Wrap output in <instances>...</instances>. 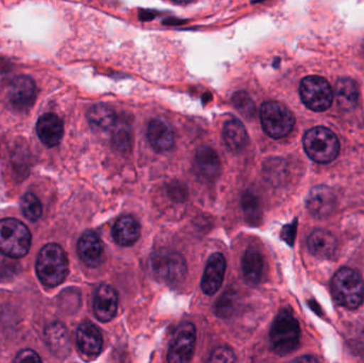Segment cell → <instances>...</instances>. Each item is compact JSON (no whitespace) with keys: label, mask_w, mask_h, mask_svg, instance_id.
Here are the masks:
<instances>
[{"label":"cell","mask_w":364,"mask_h":363,"mask_svg":"<svg viewBox=\"0 0 364 363\" xmlns=\"http://www.w3.org/2000/svg\"><path fill=\"white\" fill-rule=\"evenodd\" d=\"M21 210L26 219L36 222L42 215V205L33 193H26L21 198Z\"/></svg>","instance_id":"484cf974"},{"label":"cell","mask_w":364,"mask_h":363,"mask_svg":"<svg viewBox=\"0 0 364 363\" xmlns=\"http://www.w3.org/2000/svg\"><path fill=\"white\" fill-rule=\"evenodd\" d=\"M78 254L90 268L100 266L104 260V245L100 237L94 232H85L78 242Z\"/></svg>","instance_id":"7c38bea8"},{"label":"cell","mask_w":364,"mask_h":363,"mask_svg":"<svg viewBox=\"0 0 364 363\" xmlns=\"http://www.w3.org/2000/svg\"><path fill=\"white\" fill-rule=\"evenodd\" d=\"M49 340L58 349L65 350L68 347V335L61 324H53L48 330Z\"/></svg>","instance_id":"83f0119b"},{"label":"cell","mask_w":364,"mask_h":363,"mask_svg":"<svg viewBox=\"0 0 364 363\" xmlns=\"http://www.w3.org/2000/svg\"><path fill=\"white\" fill-rule=\"evenodd\" d=\"M303 143L308 157L318 163H329L339 155V140L328 128L320 126L308 130Z\"/></svg>","instance_id":"277c9868"},{"label":"cell","mask_w":364,"mask_h":363,"mask_svg":"<svg viewBox=\"0 0 364 363\" xmlns=\"http://www.w3.org/2000/svg\"><path fill=\"white\" fill-rule=\"evenodd\" d=\"M173 1L178 2V4H188V2L193 1V0H173Z\"/></svg>","instance_id":"836d02e7"},{"label":"cell","mask_w":364,"mask_h":363,"mask_svg":"<svg viewBox=\"0 0 364 363\" xmlns=\"http://www.w3.org/2000/svg\"><path fill=\"white\" fill-rule=\"evenodd\" d=\"M233 102L240 112L245 115H252L255 112L254 102L250 99V96L244 92H239L233 96Z\"/></svg>","instance_id":"f1b7e54d"},{"label":"cell","mask_w":364,"mask_h":363,"mask_svg":"<svg viewBox=\"0 0 364 363\" xmlns=\"http://www.w3.org/2000/svg\"><path fill=\"white\" fill-rule=\"evenodd\" d=\"M196 342V330L191 323L182 324L175 332L168 350V360L171 363L188 362L192 359Z\"/></svg>","instance_id":"9c48e42d"},{"label":"cell","mask_w":364,"mask_h":363,"mask_svg":"<svg viewBox=\"0 0 364 363\" xmlns=\"http://www.w3.org/2000/svg\"><path fill=\"white\" fill-rule=\"evenodd\" d=\"M166 192H168V197L176 202H183L188 197L186 188L184 187L183 183H177V181L170 183L166 188Z\"/></svg>","instance_id":"4dcf8cb0"},{"label":"cell","mask_w":364,"mask_h":363,"mask_svg":"<svg viewBox=\"0 0 364 363\" xmlns=\"http://www.w3.org/2000/svg\"><path fill=\"white\" fill-rule=\"evenodd\" d=\"M132 138H130V132L125 128H119L114 136H113V144L115 148L121 151H128L132 144Z\"/></svg>","instance_id":"f546056e"},{"label":"cell","mask_w":364,"mask_h":363,"mask_svg":"<svg viewBox=\"0 0 364 363\" xmlns=\"http://www.w3.org/2000/svg\"><path fill=\"white\" fill-rule=\"evenodd\" d=\"M331 293L338 304L348 309H357L364 300V281L357 271L343 268L331 281Z\"/></svg>","instance_id":"7a4b0ae2"},{"label":"cell","mask_w":364,"mask_h":363,"mask_svg":"<svg viewBox=\"0 0 364 363\" xmlns=\"http://www.w3.org/2000/svg\"><path fill=\"white\" fill-rule=\"evenodd\" d=\"M77 345L85 355L97 356L104 345L102 332L97 326L90 322L81 324L77 330Z\"/></svg>","instance_id":"2e32d148"},{"label":"cell","mask_w":364,"mask_h":363,"mask_svg":"<svg viewBox=\"0 0 364 363\" xmlns=\"http://www.w3.org/2000/svg\"><path fill=\"white\" fill-rule=\"evenodd\" d=\"M113 238L122 246H130L140 238V224L132 217H119L113 226Z\"/></svg>","instance_id":"d6986e66"},{"label":"cell","mask_w":364,"mask_h":363,"mask_svg":"<svg viewBox=\"0 0 364 363\" xmlns=\"http://www.w3.org/2000/svg\"><path fill=\"white\" fill-rule=\"evenodd\" d=\"M237 298L233 291H227L215 303V313L220 318H229L237 310Z\"/></svg>","instance_id":"4316f807"},{"label":"cell","mask_w":364,"mask_h":363,"mask_svg":"<svg viewBox=\"0 0 364 363\" xmlns=\"http://www.w3.org/2000/svg\"><path fill=\"white\" fill-rule=\"evenodd\" d=\"M264 262L258 249L250 247L242 258V272L244 279L250 285H258L263 276Z\"/></svg>","instance_id":"ffe728a7"},{"label":"cell","mask_w":364,"mask_h":363,"mask_svg":"<svg viewBox=\"0 0 364 363\" xmlns=\"http://www.w3.org/2000/svg\"><path fill=\"white\" fill-rule=\"evenodd\" d=\"M63 123L58 115L46 113L38 119L36 124V134L43 144L55 147L59 144L63 136Z\"/></svg>","instance_id":"4fadbf2b"},{"label":"cell","mask_w":364,"mask_h":363,"mask_svg":"<svg viewBox=\"0 0 364 363\" xmlns=\"http://www.w3.org/2000/svg\"><path fill=\"white\" fill-rule=\"evenodd\" d=\"M299 338L301 327L296 318L291 311H280L269 332V341L274 353L279 356L292 353L299 347Z\"/></svg>","instance_id":"3957f363"},{"label":"cell","mask_w":364,"mask_h":363,"mask_svg":"<svg viewBox=\"0 0 364 363\" xmlns=\"http://www.w3.org/2000/svg\"><path fill=\"white\" fill-rule=\"evenodd\" d=\"M242 208L246 221L252 225H258L261 220V208L256 194L252 191H246L242 196Z\"/></svg>","instance_id":"d4e9b609"},{"label":"cell","mask_w":364,"mask_h":363,"mask_svg":"<svg viewBox=\"0 0 364 363\" xmlns=\"http://www.w3.org/2000/svg\"><path fill=\"white\" fill-rule=\"evenodd\" d=\"M225 272H226V260L224 256L220 253L212 254L208 260L203 281H201V289L207 296H213L220 290L224 281Z\"/></svg>","instance_id":"8fae6325"},{"label":"cell","mask_w":364,"mask_h":363,"mask_svg":"<svg viewBox=\"0 0 364 363\" xmlns=\"http://www.w3.org/2000/svg\"><path fill=\"white\" fill-rule=\"evenodd\" d=\"M335 194L325 185H318L312 189L307 198L308 210L316 217H325L331 215L335 209Z\"/></svg>","instance_id":"9a60e30c"},{"label":"cell","mask_w":364,"mask_h":363,"mask_svg":"<svg viewBox=\"0 0 364 363\" xmlns=\"http://www.w3.org/2000/svg\"><path fill=\"white\" fill-rule=\"evenodd\" d=\"M93 308L100 321H111L117 310V294L115 290L108 285L100 286L94 298Z\"/></svg>","instance_id":"5bb4252c"},{"label":"cell","mask_w":364,"mask_h":363,"mask_svg":"<svg viewBox=\"0 0 364 363\" xmlns=\"http://www.w3.org/2000/svg\"><path fill=\"white\" fill-rule=\"evenodd\" d=\"M195 168L199 176L207 180L215 179L220 174V162L218 153L211 147L201 146L195 156Z\"/></svg>","instance_id":"ac0fdd59"},{"label":"cell","mask_w":364,"mask_h":363,"mask_svg":"<svg viewBox=\"0 0 364 363\" xmlns=\"http://www.w3.org/2000/svg\"><path fill=\"white\" fill-rule=\"evenodd\" d=\"M308 249L312 255L325 259L331 257L337 249L335 237L325 229H316L308 238Z\"/></svg>","instance_id":"44dd1931"},{"label":"cell","mask_w":364,"mask_h":363,"mask_svg":"<svg viewBox=\"0 0 364 363\" xmlns=\"http://www.w3.org/2000/svg\"><path fill=\"white\" fill-rule=\"evenodd\" d=\"M31 246V234L23 222L16 219L0 221V251L10 258L27 255Z\"/></svg>","instance_id":"8992f818"},{"label":"cell","mask_w":364,"mask_h":363,"mask_svg":"<svg viewBox=\"0 0 364 363\" xmlns=\"http://www.w3.org/2000/svg\"><path fill=\"white\" fill-rule=\"evenodd\" d=\"M9 100L16 110H27L36 100V87L33 79L18 76L11 82Z\"/></svg>","instance_id":"30bf717a"},{"label":"cell","mask_w":364,"mask_h":363,"mask_svg":"<svg viewBox=\"0 0 364 363\" xmlns=\"http://www.w3.org/2000/svg\"><path fill=\"white\" fill-rule=\"evenodd\" d=\"M223 139L227 147L232 151H242L248 142L245 127L237 119H229L225 123Z\"/></svg>","instance_id":"7402d4cb"},{"label":"cell","mask_w":364,"mask_h":363,"mask_svg":"<svg viewBox=\"0 0 364 363\" xmlns=\"http://www.w3.org/2000/svg\"><path fill=\"white\" fill-rule=\"evenodd\" d=\"M147 136L157 151H168L174 146L175 136L172 127L164 119H155L149 123Z\"/></svg>","instance_id":"e0dca14e"},{"label":"cell","mask_w":364,"mask_h":363,"mask_svg":"<svg viewBox=\"0 0 364 363\" xmlns=\"http://www.w3.org/2000/svg\"><path fill=\"white\" fill-rule=\"evenodd\" d=\"M299 94L305 106L316 112L326 111L333 104V89L323 77L308 76L304 78L299 87Z\"/></svg>","instance_id":"ba28073f"},{"label":"cell","mask_w":364,"mask_h":363,"mask_svg":"<svg viewBox=\"0 0 364 363\" xmlns=\"http://www.w3.org/2000/svg\"><path fill=\"white\" fill-rule=\"evenodd\" d=\"M87 117H89L92 127L97 130H102V131L112 128L117 121V115H115L114 111L110 107L105 106V104L94 106L89 111Z\"/></svg>","instance_id":"cb8c5ba5"},{"label":"cell","mask_w":364,"mask_h":363,"mask_svg":"<svg viewBox=\"0 0 364 363\" xmlns=\"http://www.w3.org/2000/svg\"><path fill=\"white\" fill-rule=\"evenodd\" d=\"M210 362H235V356L230 349L226 347H218L212 353Z\"/></svg>","instance_id":"1f68e13d"},{"label":"cell","mask_w":364,"mask_h":363,"mask_svg":"<svg viewBox=\"0 0 364 363\" xmlns=\"http://www.w3.org/2000/svg\"><path fill=\"white\" fill-rule=\"evenodd\" d=\"M68 273V260L60 245L50 243L45 245L36 259V274L40 281L48 287H55L65 281Z\"/></svg>","instance_id":"6da1fadb"},{"label":"cell","mask_w":364,"mask_h":363,"mask_svg":"<svg viewBox=\"0 0 364 363\" xmlns=\"http://www.w3.org/2000/svg\"><path fill=\"white\" fill-rule=\"evenodd\" d=\"M149 268L158 281L166 285H178L188 273L186 260L176 251H156L151 256Z\"/></svg>","instance_id":"5b68a950"},{"label":"cell","mask_w":364,"mask_h":363,"mask_svg":"<svg viewBox=\"0 0 364 363\" xmlns=\"http://www.w3.org/2000/svg\"><path fill=\"white\" fill-rule=\"evenodd\" d=\"M261 124L267 136L282 139L288 136L294 127L295 119L284 104L278 102H267L260 110Z\"/></svg>","instance_id":"52a82bcc"},{"label":"cell","mask_w":364,"mask_h":363,"mask_svg":"<svg viewBox=\"0 0 364 363\" xmlns=\"http://www.w3.org/2000/svg\"><path fill=\"white\" fill-rule=\"evenodd\" d=\"M14 362H41L40 356L36 353V352L31 351V350H23L21 353L17 354L15 357Z\"/></svg>","instance_id":"d6a6232c"},{"label":"cell","mask_w":364,"mask_h":363,"mask_svg":"<svg viewBox=\"0 0 364 363\" xmlns=\"http://www.w3.org/2000/svg\"><path fill=\"white\" fill-rule=\"evenodd\" d=\"M335 95L341 108L346 110L354 108L359 97L357 83L350 78L339 79L336 85Z\"/></svg>","instance_id":"603a6c76"}]
</instances>
